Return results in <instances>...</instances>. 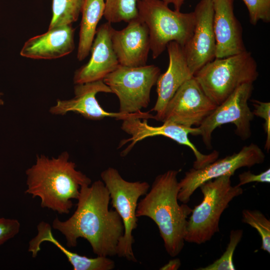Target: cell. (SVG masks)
<instances>
[{"label":"cell","mask_w":270,"mask_h":270,"mask_svg":"<svg viewBox=\"0 0 270 270\" xmlns=\"http://www.w3.org/2000/svg\"><path fill=\"white\" fill-rule=\"evenodd\" d=\"M111 40L120 65L137 67L146 64L150 50L149 31L139 16L121 30L112 28Z\"/></svg>","instance_id":"obj_14"},{"label":"cell","mask_w":270,"mask_h":270,"mask_svg":"<svg viewBox=\"0 0 270 270\" xmlns=\"http://www.w3.org/2000/svg\"><path fill=\"white\" fill-rule=\"evenodd\" d=\"M181 265V262L179 258L170 260L167 264L160 268L161 270H176Z\"/></svg>","instance_id":"obj_30"},{"label":"cell","mask_w":270,"mask_h":270,"mask_svg":"<svg viewBox=\"0 0 270 270\" xmlns=\"http://www.w3.org/2000/svg\"><path fill=\"white\" fill-rule=\"evenodd\" d=\"M20 227V223L16 219L0 218V246L14 237Z\"/></svg>","instance_id":"obj_28"},{"label":"cell","mask_w":270,"mask_h":270,"mask_svg":"<svg viewBox=\"0 0 270 270\" xmlns=\"http://www.w3.org/2000/svg\"><path fill=\"white\" fill-rule=\"evenodd\" d=\"M98 92L112 93V92L103 80L76 84L74 87V97L66 100H58L56 105L50 108V112L53 114L64 116L72 112L92 120H100L105 118L122 120L133 118L142 120L154 118L150 111L131 114L107 112L96 100V95Z\"/></svg>","instance_id":"obj_12"},{"label":"cell","mask_w":270,"mask_h":270,"mask_svg":"<svg viewBox=\"0 0 270 270\" xmlns=\"http://www.w3.org/2000/svg\"><path fill=\"white\" fill-rule=\"evenodd\" d=\"M138 8V16L148 29L154 59L158 57L171 42L184 46L193 34L196 22L194 12L172 10L162 0H139Z\"/></svg>","instance_id":"obj_6"},{"label":"cell","mask_w":270,"mask_h":270,"mask_svg":"<svg viewBox=\"0 0 270 270\" xmlns=\"http://www.w3.org/2000/svg\"><path fill=\"white\" fill-rule=\"evenodd\" d=\"M249 14L252 24L256 25L259 20L270 22V0H242Z\"/></svg>","instance_id":"obj_26"},{"label":"cell","mask_w":270,"mask_h":270,"mask_svg":"<svg viewBox=\"0 0 270 270\" xmlns=\"http://www.w3.org/2000/svg\"><path fill=\"white\" fill-rule=\"evenodd\" d=\"M64 152L56 158L37 156L36 163L26 171V194L38 197L40 206L68 214L73 206L72 200H77L84 184H90L91 180L76 170V164L69 160Z\"/></svg>","instance_id":"obj_2"},{"label":"cell","mask_w":270,"mask_h":270,"mask_svg":"<svg viewBox=\"0 0 270 270\" xmlns=\"http://www.w3.org/2000/svg\"><path fill=\"white\" fill-rule=\"evenodd\" d=\"M112 27L106 22L96 30L91 48L90 58L74 74L76 84L103 80L119 66L111 40Z\"/></svg>","instance_id":"obj_15"},{"label":"cell","mask_w":270,"mask_h":270,"mask_svg":"<svg viewBox=\"0 0 270 270\" xmlns=\"http://www.w3.org/2000/svg\"><path fill=\"white\" fill-rule=\"evenodd\" d=\"M239 182L238 186L252 182H270V169L268 168L260 174H255L250 171L244 172L238 175Z\"/></svg>","instance_id":"obj_29"},{"label":"cell","mask_w":270,"mask_h":270,"mask_svg":"<svg viewBox=\"0 0 270 270\" xmlns=\"http://www.w3.org/2000/svg\"><path fill=\"white\" fill-rule=\"evenodd\" d=\"M102 180L108 190L112 206L120 216L124 226V233L118 247L117 256L130 261L136 262L132 244V232L138 226L136 210L139 198L148 191L150 186L146 182H128L118 171L112 167L101 172Z\"/></svg>","instance_id":"obj_7"},{"label":"cell","mask_w":270,"mask_h":270,"mask_svg":"<svg viewBox=\"0 0 270 270\" xmlns=\"http://www.w3.org/2000/svg\"><path fill=\"white\" fill-rule=\"evenodd\" d=\"M206 95L218 106L238 86L253 83L258 76V65L250 52L215 58L194 74Z\"/></svg>","instance_id":"obj_5"},{"label":"cell","mask_w":270,"mask_h":270,"mask_svg":"<svg viewBox=\"0 0 270 270\" xmlns=\"http://www.w3.org/2000/svg\"><path fill=\"white\" fill-rule=\"evenodd\" d=\"M77 200L72 216L64 221L56 217L52 228L64 236L68 248L76 246L78 239L83 238L97 256H116L124 226L116 211L108 208L110 194L104 182L97 180L82 186Z\"/></svg>","instance_id":"obj_1"},{"label":"cell","mask_w":270,"mask_h":270,"mask_svg":"<svg viewBox=\"0 0 270 270\" xmlns=\"http://www.w3.org/2000/svg\"><path fill=\"white\" fill-rule=\"evenodd\" d=\"M104 0H84L77 51L80 61L85 59L90 52L98 24L104 16Z\"/></svg>","instance_id":"obj_21"},{"label":"cell","mask_w":270,"mask_h":270,"mask_svg":"<svg viewBox=\"0 0 270 270\" xmlns=\"http://www.w3.org/2000/svg\"><path fill=\"white\" fill-rule=\"evenodd\" d=\"M169 64L165 72L160 74L156 82L158 98L150 111L156 112L154 119L162 121L166 106L177 90L186 80L194 76L186 62L183 48L175 42L166 46Z\"/></svg>","instance_id":"obj_18"},{"label":"cell","mask_w":270,"mask_h":270,"mask_svg":"<svg viewBox=\"0 0 270 270\" xmlns=\"http://www.w3.org/2000/svg\"><path fill=\"white\" fill-rule=\"evenodd\" d=\"M212 0L216 42L215 58H226L246 50L242 26L234 14V0Z\"/></svg>","instance_id":"obj_16"},{"label":"cell","mask_w":270,"mask_h":270,"mask_svg":"<svg viewBox=\"0 0 270 270\" xmlns=\"http://www.w3.org/2000/svg\"><path fill=\"white\" fill-rule=\"evenodd\" d=\"M74 29L72 24L48 28L42 34L29 38L24 44L20 54L36 60H52L70 54L74 48Z\"/></svg>","instance_id":"obj_19"},{"label":"cell","mask_w":270,"mask_h":270,"mask_svg":"<svg viewBox=\"0 0 270 270\" xmlns=\"http://www.w3.org/2000/svg\"><path fill=\"white\" fill-rule=\"evenodd\" d=\"M243 235L242 230H232L230 232V242L226 251L220 258L212 264L197 268V270H234L233 255Z\"/></svg>","instance_id":"obj_25"},{"label":"cell","mask_w":270,"mask_h":270,"mask_svg":"<svg viewBox=\"0 0 270 270\" xmlns=\"http://www.w3.org/2000/svg\"><path fill=\"white\" fill-rule=\"evenodd\" d=\"M178 172L169 170L156 176L136 210L138 218L146 216L156 224L166 250L172 257L184 248L187 219L192 210L186 204L178 202Z\"/></svg>","instance_id":"obj_3"},{"label":"cell","mask_w":270,"mask_h":270,"mask_svg":"<svg viewBox=\"0 0 270 270\" xmlns=\"http://www.w3.org/2000/svg\"><path fill=\"white\" fill-rule=\"evenodd\" d=\"M230 177L222 176L200 186L203 199L192 209L188 220L185 242L200 244L219 232L222 214L234 198L243 193L240 186L232 185Z\"/></svg>","instance_id":"obj_4"},{"label":"cell","mask_w":270,"mask_h":270,"mask_svg":"<svg viewBox=\"0 0 270 270\" xmlns=\"http://www.w3.org/2000/svg\"><path fill=\"white\" fill-rule=\"evenodd\" d=\"M38 232L29 242L28 252L32 258L37 256L40 250V245L44 242L52 243L66 257L74 270H112L115 268V262L107 256H97L88 258L72 252L61 244L54 236L50 225L41 222L37 226Z\"/></svg>","instance_id":"obj_20"},{"label":"cell","mask_w":270,"mask_h":270,"mask_svg":"<svg viewBox=\"0 0 270 270\" xmlns=\"http://www.w3.org/2000/svg\"><path fill=\"white\" fill-rule=\"evenodd\" d=\"M133 118L123 120L122 129L131 136L120 142V148L130 142L128 147L122 152V155H126L138 142L147 138L162 136L170 138L177 143L190 148L194 154L196 159L200 160L204 154L190 140L188 134L198 135V128H188L180 124L164 122L159 126H153L148 124V120Z\"/></svg>","instance_id":"obj_17"},{"label":"cell","mask_w":270,"mask_h":270,"mask_svg":"<svg viewBox=\"0 0 270 270\" xmlns=\"http://www.w3.org/2000/svg\"><path fill=\"white\" fill-rule=\"evenodd\" d=\"M264 159L262 149L252 143L244 146L238 152L214 160L204 167L198 169L193 168L186 172L178 182V200L187 204L194 191L204 182L224 176H232L238 169L262 164Z\"/></svg>","instance_id":"obj_10"},{"label":"cell","mask_w":270,"mask_h":270,"mask_svg":"<svg viewBox=\"0 0 270 270\" xmlns=\"http://www.w3.org/2000/svg\"><path fill=\"white\" fill-rule=\"evenodd\" d=\"M3 96L2 93L0 92V106H2L4 104V101L2 98Z\"/></svg>","instance_id":"obj_32"},{"label":"cell","mask_w":270,"mask_h":270,"mask_svg":"<svg viewBox=\"0 0 270 270\" xmlns=\"http://www.w3.org/2000/svg\"><path fill=\"white\" fill-rule=\"evenodd\" d=\"M242 222L254 228L262 239L260 248L270 253V220L258 210L244 209L242 211Z\"/></svg>","instance_id":"obj_24"},{"label":"cell","mask_w":270,"mask_h":270,"mask_svg":"<svg viewBox=\"0 0 270 270\" xmlns=\"http://www.w3.org/2000/svg\"><path fill=\"white\" fill-rule=\"evenodd\" d=\"M253 90V83H246L238 86L198 126L199 135L208 148H212L213 132L222 124H234L236 134L243 140L250 136V122L254 115L248 106V100Z\"/></svg>","instance_id":"obj_9"},{"label":"cell","mask_w":270,"mask_h":270,"mask_svg":"<svg viewBox=\"0 0 270 270\" xmlns=\"http://www.w3.org/2000/svg\"><path fill=\"white\" fill-rule=\"evenodd\" d=\"M254 107L252 113L254 116L264 120V128L266 134L264 148L268 152L270 149V102H264L256 100H251Z\"/></svg>","instance_id":"obj_27"},{"label":"cell","mask_w":270,"mask_h":270,"mask_svg":"<svg viewBox=\"0 0 270 270\" xmlns=\"http://www.w3.org/2000/svg\"><path fill=\"white\" fill-rule=\"evenodd\" d=\"M160 74V68L154 64L137 67L119 64L103 81L118 96L119 112L131 114L148 106L151 90Z\"/></svg>","instance_id":"obj_8"},{"label":"cell","mask_w":270,"mask_h":270,"mask_svg":"<svg viewBox=\"0 0 270 270\" xmlns=\"http://www.w3.org/2000/svg\"><path fill=\"white\" fill-rule=\"evenodd\" d=\"M165 4H172L174 5V10L180 11V8L186 0H162Z\"/></svg>","instance_id":"obj_31"},{"label":"cell","mask_w":270,"mask_h":270,"mask_svg":"<svg viewBox=\"0 0 270 270\" xmlns=\"http://www.w3.org/2000/svg\"><path fill=\"white\" fill-rule=\"evenodd\" d=\"M139 0H104V16L110 24L124 22L128 23L138 17Z\"/></svg>","instance_id":"obj_23"},{"label":"cell","mask_w":270,"mask_h":270,"mask_svg":"<svg viewBox=\"0 0 270 270\" xmlns=\"http://www.w3.org/2000/svg\"><path fill=\"white\" fill-rule=\"evenodd\" d=\"M84 0H52V18L48 28L72 24L81 12Z\"/></svg>","instance_id":"obj_22"},{"label":"cell","mask_w":270,"mask_h":270,"mask_svg":"<svg viewBox=\"0 0 270 270\" xmlns=\"http://www.w3.org/2000/svg\"><path fill=\"white\" fill-rule=\"evenodd\" d=\"M193 34L183 46L186 62L194 74L216 58V42L213 28L214 10L212 0H200L194 11Z\"/></svg>","instance_id":"obj_13"},{"label":"cell","mask_w":270,"mask_h":270,"mask_svg":"<svg viewBox=\"0 0 270 270\" xmlns=\"http://www.w3.org/2000/svg\"><path fill=\"white\" fill-rule=\"evenodd\" d=\"M217 106L194 76L180 86L168 102L162 122L188 128L199 126Z\"/></svg>","instance_id":"obj_11"}]
</instances>
